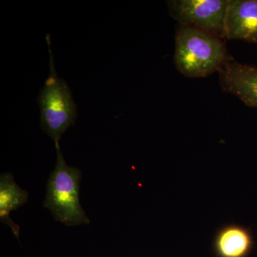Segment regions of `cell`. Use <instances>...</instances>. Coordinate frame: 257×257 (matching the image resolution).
Wrapping results in <instances>:
<instances>
[{"instance_id": "277c9868", "label": "cell", "mask_w": 257, "mask_h": 257, "mask_svg": "<svg viewBox=\"0 0 257 257\" xmlns=\"http://www.w3.org/2000/svg\"><path fill=\"white\" fill-rule=\"evenodd\" d=\"M229 0H170L172 18L184 26L224 38V24Z\"/></svg>"}, {"instance_id": "52a82bcc", "label": "cell", "mask_w": 257, "mask_h": 257, "mask_svg": "<svg viewBox=\"0 0 257 257\" xmlns=\"http://www.w3.org/2000/svg\"><path fill=\"white\" fill-rule=\"evenodd\" d=\"M253 246L251 233L239 225L224 226L216 236L215 249L219 257H246Z\"/></svg>"}, {"instance_id": "ba28073f", "label": "cell", "mask_w": 257, "mask_h": 257, "mask_svg": "<svg viewBox=\"0 0 257 257\" xmlns=\"http://www.w3.org/2000/svg\"><path fill=\"white\" fill-rule=\"evenodd\" d=\"M28 193L15 182L11 174H3L0 177V219L9 226L19 239L20 227L10 218L12 211L16 210L28 202Z\"/></svg>"}, {"instance_id": "6da1fadb", "label": "cell", "mask_w": 257, "mask_h": 257, "mask_svg": "<svg viewBox=\"0 0 257 257\" xmlns=\"http://www.w3.org/2000/svg\"><path fill=\"white\" fill-rule=\"evenodd\" d=\"M219 37L192 27L180 25L175 35L176 68L189 78L219 72L232 60Z\"/></svg>"}, {"instance_id": "5b68a950", "label": "cell", "mask_w": 257, "mask_h": 257, "mask_svg": "<svg viewBox=\"0 0 257 257\" xmlns=\"http://www.w3.org/2000/svg\"><path fill=\"white\" fill-rule=\"evenodd\" d=\"M225 92L237 96L246 105L257 109V67L231 60L219 71Z\"/></svg>"}, {"instance_id": "8992f818", "label": "cell", "mask_w": 257, "mask_h": 257, "mask_svg": "<svg viewBox=\"0 0 257 257\" xmlns=\"http://www.w3.org/2000/svg\"><path fill=\"white\" fill-rule=\"evenodd\" d=\"M224 38L257 44V0H229Z\"/></svg>"}, {"instance_id": "3957f363", "label": "cell", "mask_w": 257, "mask_h": 257, "mask_svg": "<svg viewBox=\"0 0 257 257\" xmlns=\"http://www.w3.org/2000/svg\"><path fill=\"white\" fill-rule=\"evenodd\" d=\"M55 148L57 162L47 182L44 207L50 211L56 221L67 226L88 224L89 218L79 200L80 170L67 165L60 146Z\"/></svg>"}, {"instance_id": "7a4b0ae2", "label": "cell", "mask_w": 257, "mask_h": 257, "mask_svg": "<svg viewBox=\"0 0 257 257\" xmlns=\"http://www.w3.org/2000/svg\"><path fill=\"white\" fill-rule=\"evenodd\" d=\"M46 40L50 52V74L37 101L40 109V126L52 139L56 147L60 146L61 138L67 128L75 123L77 106L68 84L56 72L49 34Z\"/></svg>"}]
</instances>
